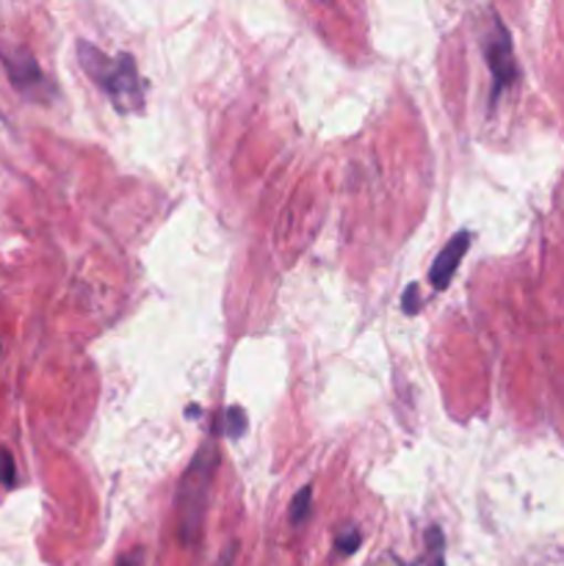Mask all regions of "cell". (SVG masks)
Masks as SVG:
<instances>
[{
  "mask_svg": "<svg viewBox=\"0 0 564 566\" xmlns=\"http://www.w3.org/2000/svg\"><path fill=\"white\" fill-rule=\"evenodd\" d=\"M426 547H429V564L426 566H446V539H442V531L429 528L426 531Z\"/></svg>",
  "mask_w": 564,
  "mask_h": 566,
  "instance_id": "8",
  "label": "cell"
},
{
  "mask_svg": "<svg viewBox=\"0 0 564 566\" xmlns=\"http://www.w3.org/2000/svg\"><path fill=\"white\" fill-rule=\"evenodd\" d=\"M401 304H404V313H407V315L418 313V310H415V307H418V287L407 285V291H404Z\"/></svg>",
  "mask_w": 564,
  "mask_h": 566,
  "instance_id": "11",
  "label": "cell"
},
{
  "mask_svg": "<svg viewBox=\"0 0 564 566\" xmlns=\"http://www.w3.org/2000/svg\"><path fill=\"white\" fill-rule=\"evenodd\" d=\"M232 564V547H227L224 556H221V564L219 566H230Z\"/></svg>",
  "mask_w": 564,
  "mask_h": 566,
  "instance_id": "12",
  "label": "cell"
},
{
  "mask_svg": "<svg viewBox=\"0 0 564 566\" xmlns=\"http://www.w3.org/2000/svg\"><path fill=\"white\" fill-rule=\"evenodd\" d=\"M359 545H363V536H359V531L354 528L341 531V536L335 539V551L341 553V556H352V553L359 551Z\"/></svg>",
  "mask_w": 564,
  "mask_h": 566,
  "instance_id": "9",
  "label": "cell"
},
{
  "mask_svg": "<svg viewBox=\"0 0 564 566\" xmlns=\"http://www.w3.org/2000/svg\"><path fill=\"white\" fill-rule=\"evenodd\" d=\"M310 503H313V486H302L296 492V497L291 501V512H288V520L291 525H302L310 514Z\"/></svg>",
  "mask_w": 564,
  "mask_h": 566,
  "instance_id": "7",
  "label": "cell"
},
{
  "mask_svg": "<svg viewBox=\"0 0 564 566\" xmlns=\"http://www.w3.org/2000/svg\"><path fill=\"white\" fill-rule=\"evenodd\" d=\"M17 481V470H14V459H11L9 448H0V486L11 490Z\"/></svg>",
  "mask_w": 564,
  "mask_h": 566,
  "instance_id": "10",
  "label": "cell"
},
{
  "mask_svg": "<svg viewBox=\"0 0 564 566\" xmlns=\"http://www.w3.org/2000/svg\"><path fill=\"white\" fill-rule=\"evenodd\" d=\"M138 558H142V553H133V558H130V562H127V558H125V562H122L119 566H136V562H138Z\"/></svg>",
  "mask_w": 564,
  "mask_h": 566,
  "instance_id": "13",
  "label": "cell"
},
{
  "mask_svg": "<svg viewBox=\"0 0 564 566\" xmlns=\"http://www.w3.org/2000/svg\"><path fill=\"white\" fill-rule=\"evenodd\" d=\"M77 59L83 72L108 94L119 114H138L144 108V81L133 55H105L92 42H77Z\"/></svg>",
  "mask_w": 564,
  "mask_h": 566,
  "instance_id": "1",
  "label": "cell"
},
{
  "mask_svg": "<svg viewBox=\"0 0 564 566\" xmlns=\"http://www.w3.org/2000/svg\"><path fill=\"white\" fill-rule=\"evenodd\" d=\"M216 468H219V451H216L213 442H205L197 451V457L191 459V464H188L186 475L180 481V490H177L175 517L182 542H194L199 531H202Z\"/></svg>",
  "mask_w": 564,
  "mask_h": 566,
  "instance_id": "2",
  "label": "cell"
},
{
  "mask_svg": "<svg viewBox=\"0 0 564 566\" xmlns=\"http://www.w3.org/2000/svg\"><path fill=\"white\" fill-rule=\"evenodd\" d=\"M221 431H224L227 440H238V437L247 434V412L241 407H230L221 420Z\"/></svg>",
  "mask_w": 564,
  "mask_h": 566,
  "instance_id": "6",
  "label": "cell"
},
{
  "mask_svg": "<svg viewBox=\"0 0 564 566\" xmlns=\"http://www.w3.org/2000/svg\"><path fill=\"white\" fill-rule=\"evenodd\" d=\"M0 55H3L6 72H9V81L14 83V88L20 94L31 99H50L53 97V86H50L48 77L39 70L36 59L31 55V50L22 48V44H9V48H0Z\"/></svg>",
  "mask_w": 564,
  "mask_h": 566,
  "instance_id": "3",
  "label": "cell"
},
{
  "mask_svg": "<svg viewBox=\"0 0 564 566\" xmlns=\"http://www.w3.org/2000/svg\"><path fill=\"white\" fill-rule=\"evenodd\" d=\"M484 59L490 64L492 72V99L503 92V88L512 86L518 81V64H514V50H512V36H509L506 25L501 20H492L490 36L484 39Z\"/></svg>",
  "mask_w": 564,
  "mask_h": 566,
  "instance_id": "4",
  "label": "cell"
},
{
  "mask_svg": "<svg viewBox=\"0 0 564 566\" xmlns=\"http://www.w3.org/2000/svg\"><path fill=\"white\" fill-rule=\"evenodd\" d=\"M468 247H470V232L462 230L440 249V254H437L435 263H431V271H429V280H431V285H435V291H446V287L451 285L459 263H462V258L468 254Z\"/></svg>",
  "mask_w": 564,
  "mask_h": 566,
  "instance_id": "5",
  "label": "cell"
}]
</instances>
